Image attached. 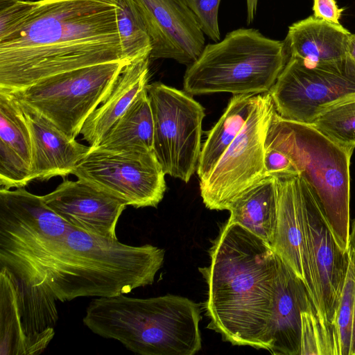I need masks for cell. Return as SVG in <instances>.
I'll list each match as a JSON object with an SVG mask.
<instances>
[{
  "mask_svg": "<svg viewBox=\"0 0 355 355\" xmlns=\"http://www.w3.org/2000/svg\"><path fill=\"white\" fill-rule=\"evenodd\" d=\"M311 125L336 143L355 148V98L327 109Z\"/></svg>",
  "mask_w": 355,
  "mask_h": 355,
  "instance_id": "27",
  "label": "cell"
},
{
  "mask_svg": "<svg viewBox=\"0 0 355 355\" xmlns=\"http://www.w3.org/2000/svg\"><path fill=\"white\" fill-rule=\"evenodd\" d=\"M350 35L341 24L312 15L291 24L284 42L290 58L306 64H331L347 58Z\"/></svg>",
  "mask_w": 355,
  "mask_h": 355,
  "instance_id": "21",
  "label": "cell"
},
{
  "mask_svg": "<svg viewBox=\"0 0 355 355\" xmlns=\"http://www.w3.org/2000/svg\"><path fill=\"white\" fill-rule=\"evenodd\" d=\"M121 61L127 60L114 0L33 1L26 15L0 38V91Z\"/></svg>",
  "mask_w": 355,
  "mask_h": 355,
  "instance_id": "1",
  "label": "cell"
},
{
  "mask_svg": "<svg viewBox=\"0 0 355 355\" xmlns=\"http://www.w3.org/2000/svg\"><path fill=\"white\" fill-rule=\"evenodd\" d=\"M266 146L285 153L308 184L337 241L349 250L350 159L344 147L313 125L282 118L275 110Z\"/></svg>",
  "mask_w": 355,
  "mask_h": 355,
  "instance_id": "5",
  "label": "cell"
},
{
  "mask_svg": "<svg viewBox=\"0 0 355 355\" xmlns=\"http://www.w3.org/2000/svg\"><path fill=\"white\" fill-rule=\"evenodd\" d=\"M45 204L74 228L116 240V225L127 205L119 198L78 180H64L42 196Z\"/></svg>",
  "mask_w": 355,
  "mask_h": 355,
  "instance_id": "16",
  "label": "cell"
},
{
  "mask_svg": "<svg viewBox=\"0 0 355 355\" xmlns=\"http://www.w3.org/2000/svg\"><path fill=\"white\" fill-rule=\"evenodd\" d=\"M275 110L269 92L257 94L244 126L207 178L200 182L207 208L227 210L235 200L265 178L266 140Z\"/></svg>",
  "mask_w": 355,
  "mask_h": 355,
  "instance_id": "11",
  "label": "cell"
},
{
  "mask_svg": "<svg viewBox=\"0 0 355 355\" xmlns=\"http://www.w3.org/2000/svg\"><path fill=\"white\" fill-rule=\"evenodd\" d=\"M150 38V59L190 65L205 47V36L186 0H135Z\"/></svg>",
  "mask_w": 355,
  "mask_h": 355,
  "instance_id": "15",
  "label": "cell"
},
{
  "mask_svg": "<svg viewBox=\"0 0 355 355\" xmlns=\"http://www.w3.org/2000/svg\"><path fill=\"white\" fill-rule=\"evenodd\" d=\"M349 249L355 253V219H354L349 230Z\"/></svg>",
  "mask_w": 355,
  "mask_h": 355,
  "instance_id": "34",
  "label": "cell"
},
{
  "mask_svg": "<svg viewBox=\"0 0 355 355\" xmlns=\"http://www.w3.org/2000/svg\"><path fill=\"white\" fill-rule=\"evenodd\" d=\"M72 175L135 208L156 207L166 189L154 151L110 150L89 146Z\"/></svg>",
  "mask_w": 355,
  "mask_h": 355,
  "instance_id": "14",
  "label": "cell"
},
{
  "mask_svg": "<svg viewBox=\"0 0 355 355\" xmlns=\"http://www.w3.org/2000/svg\"><path fill=\"white\" fill-rule=\"evenodd\" d=\"M349 253L348 272L334 322L335 344L338 355H349L351 347L355 299V253L350 250Z\"/></svg>",
  "mask_w": 355,
  "mask_h": 355,
  "instance_id": "28",
  "label": "cell"
},
{
  "mask_svg": "<svg viewBox=\"0 0 355 355\" xmlns=\"http://www.w3.org/2000/svg\"><path fill=\"white\" fill-rule=\"evenodd\" d=\"M302 227L317 311L327 354H336L334 322L345 284L349 250L337 241L305 180L300 176Z\"/></svg>",
  "mask_w": 355,
  "mask_h": 355,
  "instance_id": "10",
  "label": "cell"
},
{
  "mask_svg": "<svg viewBox=\"0 0 355 355\" xmlns=\"http://www.w3.org/2000/svg\"><path fill=\"white\" fill-rule=\"evenodd\" d=\"M17 102L30 131L33 180L43 181L58 176L64 178L71 174L78 163L87 153L89 146L70 139L38 112Z\"/></svg>",
  "mask_w": 355,
  "mask_h": 355,
  "instance_id": "18",
  "label": "cell"
},
{
  "mask_svg": "<svg viewBox=\"0 0 355 355\" xmlns=\"http://www.w3.org/2000/svg\"><path fill=\"white\" fill-rule=\"evenodd\" d=\"M310 311L318 315L305 284L280 258L277 300L270 330L271 354L300 355L302 314Z\"/></svg>",
  "mask_w": 355,
  "mask_h": 355,
  "instance_id": "19",
  "label": "cell"
},
{
  "mask_svg": "<svg viewBox=\"0 0 355 355\" xmlns=\"http://www.w3.org/2000/svg\"><path fill=\"white\" fill-rule=\"evenodd\" d=\"M257 96L233 95L221 117L209 131L201 148L196 169L199 182L207 178L244 126Z\"/></svg>",
  "mask_w": 355,
  "mask_h": 355,
  "instance_id": "25",
  "label": "cell"
},
{
  "mask_svg": "<svg viewBox=\"0 0 355 355\" xmlns=\"http://www.w3.org/2000/svg\"><path fill=\"white\" fill-rule=\"evenodd\" d=\"M282 118L312 124L324 110L355 98V64H306L288 58L269 92Z\"/></svg>",
  "mask_w": 355,
  "mask_h": 355,
  "instance_id": "12",
  "label": "cell"
},
{
  "mask_svg": "<svg viewBox=\"0 0 355 355\" xmlns=\"http://www.w3.org/2000/svg\"><path fill=\"white\" fill-rule=\"evenodd\" d=\"M164 253L73 227L45 262L37 284L61 302L127 294L153 283Z\"/></svg>",
  "mask_w": 355,
  "mask_h": 355,
  "instance_id": "3",
  "label": "cell"
},
{
  "mask_svg": "<svg viewBox=\"0 0 355 355\" xmlns=\"http://www.w3.org/2000/svg\"><path fill=\"white\" fill-rule=\"evenodd\" d=\"M128 63L121 61L87 67L6 93L76 139L87 118L109 96Z\"/></svg>",
  "mask_w": 355,
  "mask_h": 355,
  "instance_id": "8",
  "label": "cell"
},
{
  "mask_svg": "<svg viewBox=\"0 0 355 355\" xmlns=\"http://www.w3.org/2000/svg\"><path fill=\"white\" fill-rule=\"evenodd\" d=\"M203 33L215 42H219L218 8L220 0H186Z\"/></svg>",
  "mask_w": 355,
  "mask_h": 355,
  "instance_id": "29",
  "label": "cell"
},
{
  "mask_svg": "<svg viewBox=\"0 0 355 355\" xmlns=\"http://www.w3.org/2000/svg\"><path fill=\"white\" fill-rule=\"evenodd\" d=\"M277 183L267 176L235 200L228 208L227 221L239 224L270 245L272 243L277 221Z\"/></svg>",
  "mask_w": 355,
  "mask_h": 355,
  "instance_id": "23",
  "label": "cell"
},
{
  "mask_svg": "<svg viewBox=\"0 0 355 355\" xmlns=\"http://www.w3.org/2000/svg\"><path fill=\"white\" fill-rule=\"evenodd\" d=\"M198 305L182 296L96 297L83 319L94 334L141 355H193L202 347Z\"/></svg>",
  "mask_w": 355,
  "mask_h": 355,
  "instance_id": "4",
  "label": "cell"
},
{
  "mask_svg": "<svg viewBox=\"0 0 355 355\" xmlns=\"http://www.w3.org/2000/svg\"><path fill=\"white\" fill-rule=\"evenodd\" d=\"M57 300L0 268V354H38L55 335Z\"/></svg>",
  "mask_w": 355,
  "mask_h": 355,
  "instance_id": "13",
  "label": "cell"
},
{
  "mask_svg": "<svg viewBox=\"0 0 355 355\" xmlns=\"http://www.w3.org/2000/svg\"><path fill=\"white\" fill-rule=\"evenodd\" d=\"M24 187L0 189V268L36 285L45 262L73 228Z\"/></svg>",
  "mask_w": 355,
  "mask_h": 355,
  "instance_id": "7",
  "label": "cell"
},
{
  "mask_svg": "<svg viewBox=\"0 0 355 355\" xmlns=\"http://www.w3.org/2000/svg\"><path fill=\"white\" fill-rule=\"evenodd\" d=\"M349 355H355V299H354V318H353L352 334V340H351V347H350Z\"/></svg>",
  "mask_w": 355,
  "mask_h": 355,
  "instance_id": "35",
  "label": "cell"
},
{
  "mask_svg": "<svg viewBox=\"0 0 355 355\" xmlns=\"http://www.w3.org/2000/svg\"><path fill=\"white\" fill-rule=\"evenodd\" d=\"M275 178L277 194V221L270 246L303 281L314 304L315 288L302 220L301 178L299 175Z\"/></svg>",
  "mask_w": 355,
  "mask_h": 355,
  "instance_id": "17",
  "label": "cell"
},
{
  "mask_svg": "<svg viewBox=\"0 0 355 355\" xmlns=\"http://www.w3.org/2000/svg\"><path fill=\"white\" fill-rule=\"evenodd\" d=\"M32 143L19 103L0 91V185L6 189L25 187L33 181Z\"/></svg>",
  "mask_w": 355,
  "mask_h": 355,
  "instance_id": "20",
  "label": "cell"
},
{
  "mask_svg": "<svg viewBox=\"0 0 355 355\" xmlns=\"http://www.w3.org/2000/svg\"><path fill=\"white\" fill-rule=\"evenodd\" d=\"M154 123L144 89L96 147L110 150L153 151Z\"/></svg>",
  "mask_w": 355,
  "mask_h": 355,
  "instance_id": "24",
  "label": "cell"
},
{
  "mask_svg": "<svg viewBox=\"0 0 355 355\" xmlns=\"http://www.w3.org/2000/svg\"><path fill=\"white\" fill-rule=\"evenodd\" d=\"M150 56L126 64L107 98L87 118L80 134L96 147L110 128L148 85Z\"/></svg>",
  "mask_w": 355,
  "mask_h": 355,
  "instance_id": "22",
  "label": "cell"
},
{
  "mask_svg": "<svg viewBox=\"0 0 355 355\" xmlns=\"http://www.w3.org/2000/svg\"><path fill=\"white\" fill-rule=\"evenodd\" d=\"M313 16L329 23L340 25V19L343 8H340L336 0H313Z\"/></svg>",
  "mask_w": 355,
  "mask_h": 355,
  "instance_id": "31",
  "label": "cell"
},
{
  "mask_svg": "<svg viewBox=\"0 0 355 355\" xmlns=\"http://www.w3.org/2000/svg\"><path fill=\"white\" fill-rule=\"evenodd\" d=\"M200 269L208 286V325L234 345L270 351L280 257L239 224L227 221Z\"/></svg>",
  "mask_w": 355,
  "mask_h": 355,
  "instance_id": "2",
  "label": "cell"
},
{
  "mask_svg": "<svg viewBox=\"0 0 355 355\" xmlns=\"http://www.w3.org/2000/svg\"><path fill=\"white\" fill-rule=\"evenodd\" d=\"M347 56L355 64V34L349 36Z\"/></svg>",
  "mask_w": 355,
  "mask_h": 355,
  "instance_id": "33",
  "label": "cell"
},
{
  "mask_svg": "<svg viewBox=\"0 0 355 355\" xmlns=\"http://www.w3.org/2000/svg\"><path fill=\"white\" fill-rule=\"evenodd\" d=\"M258 0H246L247 4V21L248 24L254 20L257 11Z\"/></svg>",
  "mask_w": 355,
  "mask_h": 355,
  "instance_id": "32",
  "label": "cell"
},
{
  "mask_svg": "<svg viewBox=\"0 0 355 355\" xmlns=\"http://www.w3.org/2000/svg\"><path fill=\"white\" fill-rule=\"evenodd\" d=\"M121 46L129 62L148 57L152 45L141 12L135 0H114Z\"/></svg>",
  "mask_w": 355,
  "mask_h": 355,
  "instance_id": "26",
  "label": "cell"
},
{
  "mask_svg": "<svg viewBox=\"0 0 355 355\" xmlns=\"http://www.w3.org/2000/svg\"><path fill=\"white\" fill-rule=\"evenodd\" d=\"M265 148V177L298 175L293 162L285 153L270 146H266Z\"/></svg>",
  "mask_w": 355,
  "mask_h": 355,
  "instance_id": "30",
  "label": "cell"
},
{
  "mask_svg": "<svg viewBox=\"0 0 355 355\" xmlns=\"http://www.w3.org/2000/svg\"><path fill=\"white\" fill-rule=\"evenodd\" d=\"M288 55L284 41L254 28L232 31L221 41L205 46L198 58L187 66L184 91L191 96L269 92Z\"/></svg>",
  "mask_w": 355,
  "mask_h": 355,
  "instance_id": "6",
  "label": "cell"
},
{
  "mask_svg": "<svg viewBox=\"0 0 355 355\" xmlns=\"http://www.w3.org/2000/svg\"><path fill=\"white\" fill-rule=\"evenodd\" d=\"M146 90L154 123L153 151L166 175L187 183L201 152L204 107L184 91L161 82Z\"/></svg>",
  "mask_w": 355,
  "mask_h": 355,
  "instance_id": "9",
  "label": "cell"
}]
</instances>
